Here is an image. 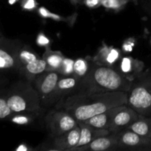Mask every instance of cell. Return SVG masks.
<instances>
[{
    "instance_id": "2e32d148",
    "label": "cell",
    "mask_w": 151,
    "mask_h": 151,
    "mask_svg": "<svg viewBox=\"0 0 151 151\" xmlns=\"http://www.w3.org/2000/svg\"><path fill=\"white\" fill-rule=\"evenodd\" d=\"M113 112L114 108L106 111L103 112V113L91 116L83 122L93 127V128L109 130L111 122Z\"/></svg>"
},
{
    "instance_id": "5b68a950",
    "label": "cell",
    "mask_w": 151,
    "mask_h": 151,
    "mask_svg": "<svg viewBox=\"0 0 151 151\" xmlns=\"http://www.w3.org/2000/svg\"><path fill=\"white\" fill-rule=\"evenodd\" d=\"M23 45L18 39L0 37V73L18 72L19 53Z\"/></svg>"
},
{
    "instance_id": "484cf974",
    "label": "cell",
    "mask_w": 151,
    "mask_h": 151,
    "mask_svg": "<svg viewBox=\"0 0 151 151\" xmlns=\"http://www.w3.org/2000/svg\"><path fill=\"white\" fill-rule=\"evenodd\" d=\"M20 5L23 10L31 11L36 8L38 3L36 0H21Z\"/></svg>"
},
{
    "instance_id": "f546056e",
    "label": "cell",
    "mask_w": 151,
    "mask_h": 151,
    "mask_svg": "<svg viewBox=\"0 0 151 151\" xmlns=\"http://www.w3.org/2000/svg\"><path fill=\"white\" fill-rule=\"evenodd\" d=\"M83 0H70L71 2H72L73 4H80V3L82 2Z\"/></svg>"
},
{
    "instance_id": "4fadbf2b",
    "label": "cell",
    "mask_w": 151,
    "mask_h": 151,
    "mask_svg": "<svg viewBox=\"0 0 151 151\" xmlns=\"http://www.w3.org/2000/svg\"><path fill=\"white\" fill-rule=\"evenodd\" d=\"M78 122V125L81 128V137H80L79 142H78V145L75 147L86 145L96 139L103 137V136L108 135V134L111 133L108 129H99V128H93V127L86 125L83 122ZM75 147H74V148H75Z\"/></svg>"
},
{
    "instance_id": "3957f363",
    "label": "cell",
    "mask_w": 151,
    "mask_h": 151,
    "mask_svg": "<svg viewBox=\"0 0 151 151\" xmlns=\"http://www.w3.org/2000/svg\"><path fill=\"white\" fill-rule=\"evenodd\" d=\"M7 100L13 113L41 114L44 109L38 91L27 80H21L7 87Z\"/></svg>"
},
{
    "instance_id": "7402d4cb",
    "label": "cell",
    "mask_w": 151,
    "mask_h": 151,
    "mask_svg": "<svg viewBox=\"0 0 151 151\" xmlns=\"http://www.w3.org/2000/svg\"><path fill=\"white\" fill-rule=\"evenodd\" d=\"M40 116L39 114L34 113H13L10 115L7 120L19 125H27L32 123L37 116Z\"/></svg>"
},
{
    "instance_id": "7c38bea8",
    "label": "cell",
    "mask_w": 151,
    "mask_h": 151,
    "mask_svg": "<svg viewBox=\"0 0 151 151\" xmlns=\"http://www.w3.org/2000/svg\"><path fill=\"white\" fill-rule=\"evenodd\" d=\"M81 137V128L77 125L70 131L60 136L54 137L52 141L53 148L52 150L60 151H70L75 147Z\"/></svg>"
},
{
    "instance_id": "4316f807",
    "label": "cell",
    "mask_w": 151,
    "mask_h": 151,
    "mask_svg": "<svg viewBox=\"0 0 151 151\" xmlns=\"http://www.w3.org/2000/svg\"><path fill=\"white\" fill-rule=\"evenodd\" d=\"M37 43L39 46H46L47 47L50 44V40L44 34L40 33L37 38Z\"/></svg>"
},
{
    "instance_id": "9c48e42d",
    "label": "cell",
    "mask_w": 151,
    "mask_h": 151,
    "mask_svg": "<svg viewBox=\"0 0 151 151\" xmlns=\"http://www.w3.org/2000/svg\"><path fill=\"white\" fill-rule=\"evenodd\" d=\"M139 116L138 112L127 104L114 107L109 131L119 132L127 129L139 119Z\"/></svg>"
},
{
    "instance_id": "8992f818",
    "label": "cell",
    "mask_w": 151,
    "mask_h": 151,
    "mask_svg": "<svg viewBox=\"0 0 151 151\" xmlns=\"http://www.w3.org/2000/svg\"><path fill=\"white\" fill-rule=\"evenodd\" d=\"M46 128L54 137L70 131L78 125L75 118L62 109L52 110L45 116Z\"/></svg>"
},
{
    "instance_id": "83f0119b",
    "label": "cell",
    "mask_w": 151,
    "mask_h": 151,
    "mask_svg": "<svg viewBox=\"0 0 151 151\" xmlns=\"http://www.w3.org/2000/svg\"><path fill=\"white\" fill-rule=\"evenodd\" d=\"M84 4L88 7L94 8L102 5V0H84Z\"/></svg>"
},
{
    "instance_id": "cb8c5ba5",
    "label": "cell",
    "mask_w": 151,
    "mask_h": 151,
    "mask_svg": "<svg viewBox=\"0 0 151 151\" xmlns=\"http://www.w3.org/2000/svg\"><path fill=\"white\" fill-rule=\"evenodd\" d=\"M74 63H75V60L64 58V60L58 72L63 76L74 75Z\"/></svg>"
},
{
    "instance_id": "5bb4252c",
    "label": "cell",
    "mask_w": 151,
    "mask_h": 151,
    "mask_svg": "<svg viewBox=\"0 0 151 151\" xmlns=\"http://www.w3.org/2000/svg\"><path fill=\"white\" fill-rule=\"evenodd\" d=\"M46 69H47L46 61L43 58H40L37 60L19 68L18 73L21 76L24 77L25 80H27L32 83L35 77L38 76L42 72H45Z\"/></svg>"
},
{
    "instance_id": "e0dca14e",
    "label": "cell",
    "mask_w": 151,
    "mask_h": 151,
    "mask_svg": "<svg viewBox=\"0 0 151 151\" xmlns=\"http://www.w3.org/2000/svg\"><path fill=\"white\" fill-rule=\"evenodd\" d=\"M42 58L47 63L46 71H55L58 72L65 57L60 52L53 51L50 47H47Z\"/></svg>"
},
{
    "instance_id": "4dcf8cb0",
    "label": "cell",
    "mask_w": 151,
    "mask_h": 151,
    "mask_svg": "<svg viewBox=\"0 0 151 151\" xmlns=\"http://www.w3.org/2000/svg\"><path fill=\"white\" fill-rule=\"evenodd\" d=\"M1 36H2V33H1V30H0V37H1Z\"/></svg>"
},
{
    "instance_id": "603a6c76",
    "label": "cell",
    "mask_w": 151,
    "mask_h": 151,
    "mask_svg": "<svg viewBox=\"0 0 151 151\" xmlns=\"http://www.w3.org/2000/svg\"><path fill=\"white\" fill-rule=\"evenodd\" d=\"M91 66L86 60L83 58H78L74 63V75L80 80L86 76L89 72Z\"/></svg>"
},
{
    "instance_id": "9a60e30c",
    "label": "cell",
    "mask_w": 151,
    "mask_h": 151,
    "mask_svg": "<svg viewBox=\"0 0 151 151\" xmlns=\"http://www.w3.org/2000/svg\"><path fill=\"white\" fill-rule=\"evenodd\" d=\"M144 63L131 57H125L120 63V72L128 79L134 81L142 73Z\"/></svg>"
},
{
    "instance_id": "d4e9b609",
    "label": "cell",
    "mask_w": 151,
    "mask_h": 151,
    "mask_svg": "<svg viewBox=\"0 0 151 151\" xmlns=\"http://www.w3.org/2000/svg\"><path fill=\"white\" fill-rule=\"evenodd\" d=\"M129 0H102V5L107 9L119 10L122 9Z\"/></svg>"
},
{
    "instance_id": "277c9868",
    "label": "cell",
    "mask_w": 151,
    "mask_h": 151,
    "mask_svg": "<svg viewBox=\"0 0 151 151\" xmlns=\"http://www.w3.org/2000/svg\"><path fill=\"white\" fill-rule=\"evenodd\" d=\"M127 105L140 115L151 116V67L133 81Z\"/></svg>"
},
{
    "instance_id": "7a4b0ae2",
    "label": "cell",
    "mask_w": 151,
    "mask_h": 151,
    "mask_svg": "<svg viewBox=\"0 0 151 151\" xmlns=\"http://www.w3.org/2000/svg\"><path fill=\"white\" fill-rule=\"evenodd\" d=\"M132 83L133 81L128 79L120 71L116 70L111 66L96 63L91 66L88 73L80 80L77 93L128 92Z\"/></svg>"
},
{
    "instance_id": "52a82bcc",
    "label": "cell",
    "mask_w": 151,
    "mask_h": 151,
    "mask_svg": "<svg viewBox=\"0 0 151 151\" xmlns=\"http://www.w3.org/2000/svg\"><path fill=\"white\" fill-rule=\"evenodd\" d=\"M60 77L61 75L58 72L45 71L35 77L32 82L38 91L43 109L50 106V99Z\"/></svg>"
},
{
    "instance_id": "ac0fdd59",
    "label": "cell",
    "mask_w": 151,
    "mask_h": 151,
    "mask_svg": "<svg viewBox=\"0 0 151 151\" xmlns=\"http://www.w3.org/2000/svg\"><path fill=\"white\" fill-rule=\"evenodd\" d=\"M119 57V52L118 50L110 47H104L99 51L95 58L97 64L111 66L117 60Z\"/></svg>"
},
{
    "instance_id": "f1b7e54d",
    "label": "cell",
    "mask_w": 151,
    "mask_h": 151,
    "mask_svg": "<svg viewBox=\"0 0 151 151\" xmlns=\"http://www.w3.org/2000/svg\"><path fill=\"white\" fill-rule=\"evenodd\" d=\"M19 1H21V0H8V3L10 4V5L15 4L16 3L19 2Z\"/></svg>"
},
{
    "instance_id": "30bf717a",
    "label": "cell",
    "mask_w": 151,
    "mask_h": 151,
    "mask_svg": "<svg viewBox=\"0 0 151 151\" xmlns=\"http://www.w3.org/2000/svg\"><path fill=\"white\" fill-rule=\"evenodd\" d=\"M80 79L75 75L63 76L61 75L58 80L50 99V106L58 103L60 100L78 92Z\"/></svg>"
},
{
    "instance_id": "8fae6325",
    "label": "cell",
    "mask_w": 151,
    "mask_h": 151,
    "mask_svg": "<svg viewBox=\"0 0 151 151\" xmlns=\"http://www.w3.org/2000/svg\"><path fill=\"white\" fill-rule=\"evenodd\" d=\"M118 134L117 132H111L108 135L103 136L96 139L86 145L75 147L72 150L80 151H106L117 150Z\"/></svg>"
},
{
    "instance_id": "ba28073f",
    "label": "cell",
    "mask_w": 151,
    "mask_h": 151,
    "mask_svg": "<svg viewBox=\"0 0 151 151\" xmlns=\"http://www.w3.org/2000/svg\"><path fill=\"white\" fill-rule=\"evenodd\" d=\"M117 134V150L151 151V139L142 137L130 129H125Z\"/></svg>"
},
{
    "instance_id": "d6986e66",
    "label": "cell",
    "mask_w": 151,
    "mask_h": 151,
    "mask_svg": "<svg viewBox=\"0 0 151 151\" xmlns=\"http://www.w3.org/2000/svg\"><path fill=\"white\" fill-rule=\"evenodd\" d=\"M127 129H130L137 134L151 139V116L140 115L139 119Z\"/></svg>"
},
{
    "instance_id": "6da1fadb",
    "label": "cell",
    "mask_w": 151,
    "mask_h": 151,
    "mask_svg": "<svg viewBox=\"0 0 151 151\" xmlns=\"http://www.w3.org/2000/svg\"><path fill=\"white\" fill-rule=\"evenodd\" d=\"M127 103L128 92L125 91L76 93L60 100L56 107L69 113L78 122H83L91 116Z\"/></svg>"
},
{
    "instance_id": "44dd1931",
    "label": "cell",
    "mask_w": 151,
    "mask_h": 151,
    "mask_svg": "<svg viewBox=\"0 0 151 151\" xmlns=\"http://www.w3.org/2000/svg\"><path fill=\"white\" fill-rule=\"evenodd\" d=\"M38 58H40L38 55L29 46L24 44L19 53V69Z\"/></svg>"
},
{
    "instance_id": "ffe728a7",
    "label": "cell",
    "mask_w": 151,
    "mask_h": 151,
    "mask_svg": "<svg viewBox=\"0 0 151 151\" xmlns=\"http://www.w3.org/2000/svg\"><path fill=\"white\" fill-rule=\"evenodd\" d=\"M7 87L5 80L0 79V121L7 120V118L13 114L7 103Z\"/></svg>"
}]
</instances>
